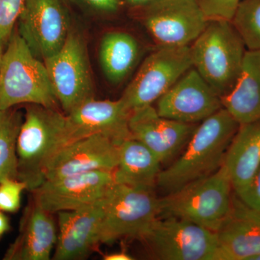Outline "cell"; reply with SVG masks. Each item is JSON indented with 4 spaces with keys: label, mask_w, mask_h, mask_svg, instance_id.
Returning <instances> with one entry per match:
<instances>
[{
    "label": "cell",
    "mask_w": 260,
    "mask_h": 260,
    "mask_svg": "<svg viewBox=\"0 0 260 260\" xmlns=\"http://www.w3.org/2000/svg\"><path fill=\"white\" fill-rule=\"evenodd\" d=\"M239 126L223 107L201 121L183 153L161 170L156 187L164 195L171 194L216 172L223 165L225 153Z\"/></svg>",
    "instance_id": "obj_1"
},
{
    "label": "cell",
    "mask_w": 260,
    "mask_h": 260,
    "mask_svg": "<svg viewBox=\"0 0 260 260\" xmlns=\"http://www.w3.org/2000/svg\"><path fill=\"white\" fill-rule=\"evenodd\" d=\"M70 142L66 114L29 104L17 143L18 179L32 191L44 181L49 162Z\"/></svg>",
    "instance_id": "obj_2"
},
{
    "label": "cell",
    "mask_w": 260,
    "mask_h": 260,
    "mask_svg": "<svg viewBox=\"0 0 260 260\" xmlns=\"http://www.w3.org/2000/svg\"><path fill=\"white\" fill-rule=\"evenodd\" d=\"M21 104L51 109L59 106L44 61L32 54L18 32H14L2 57L0 110Z\"/></svg>",
    "instance_id": "obj_3"
},
{
    "label": "cell",
    "mask_w": 260,
    "mask_h": 260,
    "mask_svg": "<svg viewBox=\"0 0 260 260\" xmlns=\"http://www.w3.org/2000/svg\"><path fill=\"white\" fill-rule=\"evenodd\" d=\"M192 67L221 99L237 83L246 48L230 21L212 20L190 47Z\"/></svg>",
    "instance_id": "obj_4"
},
{
    "label": "cell",
    "mask_w": 260,
    "mask_h": 260,
    "mask_svg": "<svg viewBox=\"0 0 260 260\" xmlns=\"http://www.w3.org/2000/svg\"><path fill=\"white\" fill-rule=\"evenodd\" d=\"M234 191L226 169L159 198V218L187 220L216 232L232 210Z\"/></svg>",
    "instance_id": "obj_5"
},
{
    "label": "cell",
    "mask_w": 260,
    "mask_h": 260,
    "mask_svg": "<svg viewBox=\"0 0 260 260\" xmlns=\"http://www.w3.org/2000/svg\"><path fill=\"white\" fill-rule=\"evenodd\" d=\"M100 243L140 239L159 218L154 191L114 183L102 200Z\"/></svg>",
    "instance_id": "obj_6"
},
{
    "label": "cell",
    "mask_w": 260,
    "mask_h": 260,
    "mask_svg": "<svg viewBox=\"0 0 260 260\" xmlns=\"http://www.w3.org/2000/svg\"><path fill=\"white\" fill-rule=\"evenodd\" d=\"M140 241L155 259L219 260L216 233L182 219L158 218Z\"/></svg>",
    "instance_id": "obj_7"
},
{
    "label": "cell",
    "mask_w": 260,
    "mask_h": 260,
    "mask_svg": "<svg viewBox=\"0 0 260 260\" xmlns=\"http://www.w3.org/2000/svg\"><path fill=\"white\" fill-rule=\"evenodd\" d=\"M191 68L190 46L160 45L143 61L121 99L131 111L152 105Z\"/></svg>",
    "instance_id": "obj_8"
},
{
    "label": "cell",
    "mask_w": 260,
    "mask_h": 260,
    "mask_svg": "<svg viewBox=\"0 0 260 260\" xmlns=\"http://www.w3.org/2000/svg\"><path fill=\"white\" fill-rule=\"evenodd\" d=\"M43 61L64 114L93 99V80L86 48L78 34L70 32L60 50Z\"/></svg>",
    "instance_id": "obj_9"
},
{
    "label": "cell",
    "mask_w": 260,
    "mask_h": 260,
    "mask_svg": "<svg viewBox=\"0 0 260 260\" xmlns=\"http://www.w3.org/2000/svg\"><path fill=\"white\" fill-rule=\"evenodd\" d=\"M145 25L160 45L189 46L208 25L198 0H153Z\"/></svg>",
    "instance_id": "obj_10"
},
{
    "label": "cell",
    "mask_w": 260,
    "mask_h": 260,
    "mask_svg": "<svg viewBox=\"0 0 260 260\" xmlns=\"http://www.w3.org/2000/svg\"><path fill=\"white\" fill-rule=\"evenodd\" d=\"M114 183V172L95 171L44 181L31 192L44 210L59 213L97 204Z\"/></svg>",
    "instance_id": "obj_11"
},
{
    "label": "cell",
    "mask_w": 260,
    "mask_h": 260,
    "mask_svg": "<svg viewBox=\"0 0 260 260\" xmlns=\"http://www.w3.org/2000/svg\"><path fill=\"white\" fill-rule=\"evenodd\" d=\"M18 23V34L42 61L60 50L70 34L59 0H25Z\"/></svg>",
    "instance_id": "obj_12"
},
{
    "label": "cell",
    "mask_w": 260,
    "mask_h": 260,
    "mask_svg": "<svg viewBox=\"0 0 260 260\" xmlns=\"http://www.w3.org/2000/svg\"><path fill=\"white\" fill-rule=\"evenodd\" d=\"M119 145L101 133L70 142L47 166L44 181L95 171L114 172L119 160Z\"/></svg>",
    "instance_id": "obj_13"
},
{
    "label": "cell",
    "mask_w": 260,
    "mask_h": 260,
    "mask_svg": "<svg viewBox=\"0 0 260 260\" xmlns=\"http://www.w3.org/2000/svg\"><path fill=\"white\" fill-rule=\"evenodd\" d=\"M222 108L220 97L192 67L157 101L155 109L162 117L196 124Z\"/></svg>",
    "instance_id": "obj_14"
},
{
    "label": "cell",
    "mask_w": 260,
    "mask_h": 260,
    "mask_svg": "<svg viewBox=\"0 0 260 260\" xmlns=\"http://www.w3.org/2000/svg\"><path fill=\"white\" fill-rule=\"evenodd\" d=\"M197 126L162 117L153 105L133 109L129 119L132 138L148 147L162 164L185 148Z\"/></svg>",
    "instance_id": "obj_15"
},
{
    "label": "cell",
    "mask_w": 260,
    "mask_h": 260,
    "mask_svg": "<svg viewBox=\"0 0 260 260\" xmlns=\"http://www.w3.org/2000/svg\"><path fill=\"white\" fill-rule=\"evenodd\" d=\"M131 112L121 98L116 101L90 99L66 114L70 142L101 133L121 144L131 137Z\"/></svg>",
    "instance_id": "obj_16"
},
{
    "label": "cell",
    "mask_w": 260,
    "mask_h": 260,
    "mask_svg": "<svg viewBox=\"0 0 260 260\" xmlns=\"http://www.w3.org/2000/svg\"><path fill=\"white\" fill-rule=\"evenodd\" d=\"M102 200L81 209L57 213L59 232L53 259H85L100 243Z\"/></svg>",
    "instance_id": "obj_17"
},
{
    "label": "cell",
    "mask_w": 260,
    "mask_h": 260,
    "mask_svg": "<svg viewBox=\"0 0 260 260\" xmlns=\"http://www.w3.org/2000/svg\"><path fill=\"white\" fill-rule=\"evenodd\" d=\"M215 233L219 260H249L260 253V213L235 193L232 210Z\"/></svg>",
    "instance_id": "obj_18"
},
{
    "label": "cell",
    "mask_w": 260,
    "mask_h": 260,
    "mask_svg": "<svg viewBox=\"0 0 260 260\" xmlns=\"http://www.w3.org/2000/svg\"><path fill=\"white\" fill-rule=\"evenodd\" d=\"M57 233L51 213L35 200L24 210L20 232L4 256L5 260H49Z\"/></svg>",
    "instance_id": "obj_19"
},
{
    "label": "cell",
    "mask_w": 260,
    "mask_h": 260,
    "mask_svg": "<svg viewBox=\"0 0 260 260\" xmlns=\"http://www.w3.org/2000/svg\"><path fill=\"white\" fill-rule=\"evenodd\" d=\"M233 189L239 195L260 168V120L239 124L223 162Z\"/></svg>",
    "instance_id": "obj_20"
},
{
    "label": "cell",
    "mask_w": 260,
    "mask_h": 260,
    "mask_svg": "<svg viewBox=\"0 0 260 260\" xmlns=\"http://www.w3.org/2000/svg\"><path fill=\"white\" fill-rule=\"evenodd\" d=\"M221 102L239 124L260 120V50H246L237 83Z\"/></svg>",
    "instance_id": "obj_21"
},
{
    "label": "cell",
    "mask_w": 260,
    "mask_h": 260,
    "mask_svg": "<svg viewBox=\"0 0 260 260\" xmlns=\"http://www.w3.org/2000/svg\"><path fill=\"white\" fill-rule=\"evenodd\" d=\"M161 162L143 143L135 138L119 145V160L114 172L116 183L153 191L156 187Z\"/></svg>",
    "instance_id": "obj_22"
},
{
    "label": "cell",
    "mask_w": 260,
    "mask_h": 260,
    "mask_svg": "<svg viewBox=\"0 0 260 260\" xmlns=\"http://www.w3.org/2000/svg\"><path fill=\"white\" fill-rule=\"evenodd\" d=\"M139 54V46L135 38L124 32H108L100 47L103 71L114 83L122 81L134 66Z\"/></svg>",
    "instance_id": "obj_23"
},
{
    "label": "cell",
    "mask_w": 260,
    "mask_h": 260,
    "mask_svg": "<svg viewBox=\"0 0 260 260\" xmlns=\"http://www.w3.org/2000/svg\"><path fill=\"white\" fill-rule=\"evenodd\" d=\"M23 120L22 114L12 108L0 110V182L18 179L17 143Z\"/></svg>",
    "instance_id": "obj_24"
},
{
    "label": "cell",
    "mask_w": 260,
    "mask_h": 260,
    "mask_svg": "<svg viewBox=\"0 0 260 260\" xmlns=\"http://www.w3.org/2000/svg\"><path fill=\"white\" fill-rule=\"evenodd\" d=\"M232 23L247 50H260V0H242Z\"/></svg>",
    "instance_id": "obj_25"
},
{
    "label": "cell",
    "mask_w": 260,
    "mask_h": 260,
    "mask_svg": "<svg viewBox=\"0 0 260 260\" xmlns=\"http://www.w3.org/2000/svg\"><path fill=\"white\" fill-rule=\"evenodd\" d=\"M25 0H0V51H4L23 11Z\"/></svg>",
    "instance_id": "obj_26"
},
{
    "label": "cell",
    "mask_w": 260,
    "mask_h": 260,
    "mask_svg": "<svg viewBox=\"0 0 260 260\" xmlns=\"http://www.w3.org/2000/svg\"><path fill=\"white\" fill-rule=\"evenodd\" d=\"M27 189V184L17 179H5L0 182V211L15 213L21 205L23 191Z\"/></svg>",
    "instance_id": "obj_27"
},
{
    "label": "cell",
    "mask_w": 260,
    "mask_h": 260,
    "mask_svg": "<svg viewBox=\"0 0 260 260\" xmlns=\"http://www.w3.org/2000/svg\"><path fill=\"white\" fill-rule=\"evenodd\" d=\"M208 21L225 20L232 22L242 0H198Z\"/></svg>",
    "instance_id": "obj_28"
},
{
    "label": "cell",
    "mask_w": 260,
    "mask_h": 260,
    "mask_svg": "<svg viewBox=\"0 0 260 260\" xmlns=\"http://www.w3.org/2000/svg\"><path fill=\"white\" fill-rule=\"evenodd\" d=\"M237 196L244 204L260 213V168L250 184Z\"/></svg>",
    "instance_id": "obj_29"
},
{
    "label": "cell",
    "mask_w": 260,
    "mask_h": 260,
    "mask_svg": "<svg viewBox=\"0 0 260 260\" xmlns=\"http://www.w3.org/2000/svg\"><path fill=\"white\" fill-rule=\"evenodd\" d=\"M95 9L104 12H114L119 7V0H84Z\"/></svg>",
    "instance_id": "obj_30"
},
{
    "label": "cell",
    "mask_w": 260,
    "mask_h": 260,
    "mask_svg": "<svg viewBox=\"0 0 260 260\" xmlns=\"http://www.w3.org/2000/svg\"><path fill=\"white\" fill-rule=\"evenodd\" d=\"M104 260H133L134 258L125 251H116L103 256Z\"/></svg>",
    "instance_id": "obj_31"
},
{
    "label": "cell",
    "mask_w": 260,
    "mask_h": 260,
    "mask_svg": "<svg viewBox=\"0 0 260 260\" xmlns=\"http://www.w3.org/2000/svg\"><path fill=\"white\" fill-rule=\"evenodd\" d=\"M10 229V222L4 212L0 211V238Z\"/></svg>",
    "instance_id": "obj_32"
},
{
    "label": "cell",
    "mask_w": 260,
    "mask_h": 260,
    "mask_svg": "<svg viewBox=\"0 0 260 260\" xmlns=\"http://www.w3.org/2000/svg\"><path fill=\"white\" fill-rule=\"evenodd\" d=\"M130 5L133 6H146L153 0H126Z\"/></svg>",
    "instance_id": "obj_33"
},
{
    "label": "cell",
    "mask_w": 260,
    "mask_h": 260,
    "mask_svg": "<svg viewBox=\"0 0 260 260\" xmlns=\"http://www.w3.org/2000/svg\"><path fill=\"white\" fill-rule=\"evenodd\" d=\"M249 260H260V253L259 254H256V255L252 256Z\"/></svg>",
    "instance_id": "obj_34"
},
{
    "label": "cell",
    "mask_w": 260,
    "mask_h": 260,
    "mask_svg": "<svg viewBox=\"0 0 260 260\" xmlns=\"http://www.w3.org/2000/svg\"><path fill=\"white\" fill-rule=\"evenodd\" d=\"M3 51H0V66H1L2 57H3Z\"/></svg>",
    "instance_id": "obj_35"
}]
</instances>
